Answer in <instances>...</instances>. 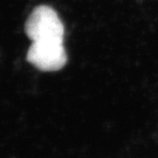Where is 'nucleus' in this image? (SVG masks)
<instances>
[{"instance_id": "2", "label": "nucleus", "mask_w": 158, "mask_h": 158, "mask_svg": "<svg viewBox=\"0 0 158 158\" xmlns=\"http://www.w3.org/2000/svg\"><path fill=\"white\" fill-rule=\"evenodd\" d=\"M27 61L40 71H58L68 62L64 46L41 47L31 44L27 54Z\"/></svg>"}, {"instance_id": "1", "label": "nucleus", "mask_w": 158, "mask_h": 158, "mask_svg": "<svg viewBox=\"0 0 158 158\" xmlns=\"http://www.w3.org/2000/svg\"><path fill=\"white\" fill-rule=\"evenodd\" d=\"M25 33L37 45H63V23L48 6H39L32 11L25 23Z\"/></svg>"}]
</instances>
